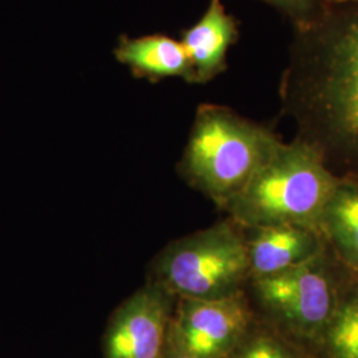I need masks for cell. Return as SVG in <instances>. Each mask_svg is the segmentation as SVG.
I'll return each mask as SVG.
<instances>
[{
  "label": "cell",
  "instance_id": "cell-5",
  "mask_svg": "<svg viewBox=\"0 0 358 358\" xmlns=\"http://www.w3.org/2000/svg\"><path fill=\"white\" fill-rule=\"evenodd\" d=\"M247 287L273 327L319 345L345 294L329 245L307 263L252 279Z\"/></svg>",
  "mask_w": 358,
  "mask_h": 358
},
{
  "label": "cell",
  "instance_id": "cell-10",
  "mask_svg": "<svg viewBox=\"0 0 358 358\" xmlns=\"http://www.w3.org/2000/svg\"><path fill=\"white\" fill-rule=\"evenodd\" d=\"M115 60L128 66L131 75L158 83L165 78H180L195 84V73L189 55L176 38L166 35L131 38L122 35L113 50Z\"/></svg>",
  "mask_w": 358,
  "mask_h": 358
},
{
  "label": "cell",
  "instance_id": "cell-8",
  "mask_svg": "<svg viewBox=\"0 0 358 358\" xmlns=\"http://www.w3.org/2000/svg\"><path fill=\"white\" fill-rule=\"evenodd\" d=\"M243 231L250 280L301 266L328 248L324 234L306 226L278 224Z\"/></svg>",
  "mask_w": 358,
  "mask_h": 358
},
{
  "label": "cell",
  "instance_id": "cell-15",
  "mask_svg": "<svg viewBox=\"0 0 358 358\" xmlns=\"http://www.w3.org/2000/svg\"><path fill=\"white\" fill-rule=\"evenodd\" d=\"M165 358H195L190 356V355H187V353H185V352H182L180 349L178 348H176V346L173 345L171 343H169V348H167L166 356Z\"/></svg>",
  "mask_w": 358,
  "mask_h": 358
},
{
  "label": "cell",
  "instance_id": "cell-6",
  "mask_svg": "<svg viewBox=\"0 0 358 358\" xmlns=\"http://www.w3.org/2000/svg\"><path fill=\"white\" fill-rule=\"evenodd\" d=\"M254 322L245 292L222 299H178L170 343L195 358H227Z\"/></svg>",
  "mask_w": 358,
  "mask_h": 358
},
{
  "label": "cell",
  "instance_id": "cell-11",
  "mask_svg": "<svg viewBox=\"0 0 358 358\" xmlns=\"http://www.w3.org/2000/svg\"><path fill=\"white\" fill-rule=\"evenodd\" d=\"M333 254L358 273V182L341 179L321 219Z\"/></svg>",
  "mask_w": 358,
  "mask_h": 358
},
{
  "label": "cell",
  "instance_id": "cell-7",
  "mask_svg": "<svg viewBox=\"0 0 358 358\" xmlns=\"http://www.w3.org/2000/svg\"><path fill=\"white\" fill-rule=\"evenodd\" d=\"M177 299L152 282L117 308L103 336V358H165Z\"/></svg>",
  "mask_w": 358,
  "mask_h": 358
},
{
  "label": "cell",
  "instance_id": "cell-9",
  "mask_svg": "<svg viewBox=\"0 0 358 358\" xmlns=\"http://www.w3.org/2000/svg\"><path fill=\"white\" fill-rule=\"evenodd\" d=\"M238 38L235 16L226 11L222 0H210L202 17L182 29L179 38L192 62L195 84H207L227 71V53Z\"/></svg>",
  "mask_w": 358,
  "mask_h": 358
},
{
  "label": "cell",
  "instance_id": "cell-3",
  "mask_svg": "<svg viewBox=\"0 0 358 358\" xmlns=\"http://www.w3.org/2000/svg\"><path fill=\"white\" fill-rule=\"evenodd\" d=\"M282 140L227 106L202 103L177 170L222 210L243 190Z\"/></svg>",
  "mask_w": 358,
  "mask_h": 358
},
{
  "label": "cell",
  "instance_id": "cell-2",
  "mask_svg": "<svg viewBox=\"0 0 358 358\" xmlns=\"http://www.w3.org/2000/svg\"><path fill=\"white\" fill-rule=\"evenodd\" d=\"M341 178L307 142H280L248 185L223 210L243 229L296 224L321 231Z\"/></svg>",
  "mask_w": 358,
  "mask_h": 358
},
{
  "label": "cell",
  "instance_id": "cell-14",
  "mask_svg": "<svg viewBox=\"0 0 358 358\" xmlns=\"http://www.w3.org/2000/svg\"><path fill=\"white\" fill-rule=\"evenodd\" d=\"M282 13L294 28L304 27L315 20L320 11L321 0H260Z\"/></svg>",
  "mask_w": 358,
  "mask_h": 358
},
{
  "label": "cell",
  "instance_id": "cell-13",
  "mask_svg": "<svg viewBox=\"0 0 358 358\" xmlns=\"http://www.w3.org/2000/svg\"><path fill=\"white\" fill-rule=\"evenodd\" d=\"M227 358H313L288 340V334L271 327H256L255 321L243 340Z\"/></svg>",
  "mask_w": 358,
  "mask_h": 358
},
{
  "label": "cell",
  "instance_id": "cell-4",
  "mask_svg": "<svg viewBox=\"0 0 358 358\" xmlns=\"http://www.w3.org/2000/svg\"><path fill=\"white\" fill-rule=\"evenodd\" d=\"M148 282L178 299H222L242 294L250 282L244 231L227 217L179 238L154 257Z\"/></svg>",
  "mask_w": 358,
  "mask_h": 358
},
{
  "label": "cell",
  "instance_id": "cell-1",
  "mask_svg": "<svg viewBox=\"0 0 358 358\" xmlns=\"http://www.w3.org/2000/svg\"><path fill=\"white\" fill-rule=\"evenodd\" d=\"M279 93L296 138L331 169L358 170V0H321L315 20L294 28Z\"/></svg>",
  "mask_w": 358,
  "mask_h": 358
},
{
  "label": "cell",
  "instance_id": "cell-12",
  "mask_svg": "<svg viewBox=\"0 0 358 358\" xmlns=\"http://www.w3.org/2000/svg\"><path fill=\"white\" fill-rule=\"evenodd\" d=\"M320 346L325 358H358V284L343 296Z\"/></svg>",
  "mask_w": 358,
  "mask_h": 358
}]
</instances>
